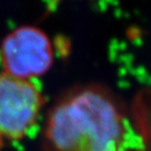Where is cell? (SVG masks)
<instances>
[{
	"label": "cell",
	"mask_w": 151,
	"mask_h": 151,
	"mask_svg": "<svg viewBox=\"0 0 151 151\" xmlns=\"http://www.w3.org/2000/svg\"><path fill=\"white\" fill-rule=\"evenodd\" d=\"M126 122L114 100L100 87L71 92L50 113V151H126Z\"/></svg>",
	"instance_id": "1"
},
{
	"label": "cell",
	"mask_w": 151,
	"mask_h": 151,
	"mask_svg": "<svg viewBox=\"0 0 151 151\" xmlns=\"http://www.w3.org/2000/svg\"><path fill=\"white\" fill-rule=\"evenodd\" d=\"M0 57L4 73L31 80L50 68L54 50L50 37L36 26H20L3 39Z\"/></svg>",
	"instance_id": "2"
},
{
	"label": "cell",
	"mask_w": 151,
	"mask_h": 151,
	"mask_svg": "<svg viewBox=\"0 0 151 151\" xmlns=\"http://www.w3.org/2000/svg\"><path fill=\"white\" fill-rule=\"evenodd\" d=\"M42 102L31 80L0 73V139L23 137L35 123Z\"/></svg>",
	"instance_id": "3"
}]
</instances>
